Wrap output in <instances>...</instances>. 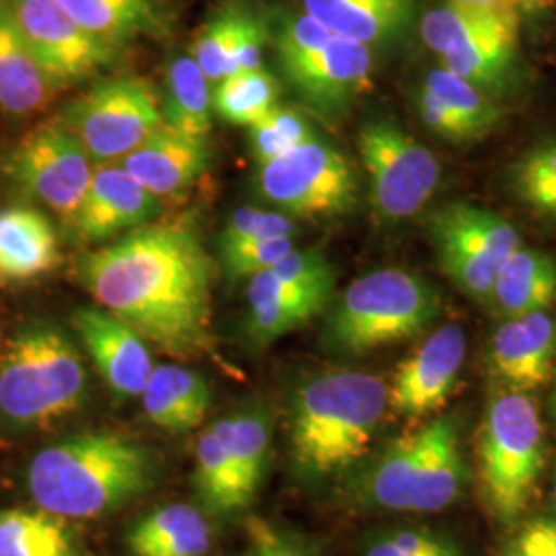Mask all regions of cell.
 I'll use <instances>...</instances> for the list:
<instances>
[{"mask_svg": "<svg viewBox=\"0 0 556 556\" xmlns=\"http://www.w3.org/2000/svg\"><path fill=\"white\" fill-rule=\"evenodd\" d=\"M213 260L181 225H144L80 258L79 278L105 312L178 358L213 357Z\"/></svg>", "mask_w": 556, "mask_h": 556, "instance_id": "obj_1", "label": "cell"}, {"mask_svg": "<svg viewBox=\"0 0 556 556\" xmlns=\"http://www.w3.org/2000/svg\"><path fill=\"white\" fill-rule=\"evenodd\" d=\"M155 454L118 431H83L40 450L27 470L34 503L62 519H93L147 495Z\"/></svg>", "mask_w": 556, "mask_h": 556, "instance_id": "obj_2", "label": "cell"}, {"mask_svg": "<svg viewBox=\"0 0 556 556\" xmlns=\"http://www.w3.org/2000/svg\"><path fill=\"white\" fill-rule=\"evenodd\" d=\"M388 406V383L355 369L305 379L291 400L289 443L303 477L321 480L367 456Z\"/></svg>", "mask_w": 556, "mask_h": 556, "instance_id": "obj_3", "label": "cell"}, {"mask_svg": "<svg viewBox=\"0 0 556 556\" xmlns=\"http://www.w3.org/2000/svg\"><path fill=\"white\" fill-rule=\"evenodd\" d=\"M87 369L73 338L52 321H29L0 353V417L15 429H43L77 413Z\"/></svg>", "mask_w": 556, "mask_h": 556, "instance_id": "obj_4", "label": "cell"}, {"mask_svg": "<svg viewBox=\"0 0 556 556\" xmlns=\"http://www.w3.org/2000/svg\"><path fill=\"white\" fill-rule=\"evenodd\" d=\"M466 478L456 420L439 417L388 443L363 470L358 497L394 514H439Z\"/></svg>", "mask_w": 556, "mask_h": 556, "instance_id": "obj_5", "label": "cell"}, {"mask_svg": "<svg viewBox=\"0 0 556 556\" xmlns=\"http://www.w3.org/2000/svg\"><path fill=\"white\" fill-rule=\"evenodd\" d=\"M441 312L438 287L404 268H378L355 278L324 328V344L342 355H365L425 332Z\"/></svg>", "mask_w": 556, "mask_h": 556, "instance_id": "obj_6", "label": "cell"}, {"mask_svg": "<svg viewBox=\"0 0 556 556\" xmlns=\"http://www.w3.org/2000/svg\"><path fill=\"white\" fill-rule=\"evenodd\" d=\"M544 459V425L536 402L507 388L495 392L478 431V482L491 516L501 523L523 516Z\"/></svg>", "mask_w": 556, "mask_h": 556, "instance_id": "obj_7", "label": "cell"}, {"mask_svg": "<svg viewBox=\"0 0 556 556\" xmlns=\"http://www.w3.org/2000/svg\"><path fill=\"white\" fill-rule=\"evenodd\" d=\"M59 122L93 163H119L165 124L160 93L142 77L101 80L71 101Z\"/></svg>", "mask_w": 556, "mask_h": 556, "instance_id": "obj_8", "label": "cell"}, {"mask_svg": "<svg viewBox=\"0 0 556 556\" xmlns=\"http://www.w3.org/2000/svg\"><path fill=\"white\" fill-rule=\"evenodd\" d=\"M439 268L462 293L489 301L498 268L521 245L516 227L497 213L452 202L429 217Z\"/></svg>", "mask_w": 556, "mask_h": 556, "instance_id": "obj_9", "label": "cell"}, {"mask_svg": "<svg viewBox=\"0 0 556 556\" xmlns=\"http://www.w3.org/2000/svg\"><path fill=\"white\" fill-rule=\"evenodd\" d=\"M358 155L379 219H413L438 192L441 165L435 153L394 122H367L358 132Z\"/></svg>", "mask_w": 556, "mask_h": 556, "instance_id": "obj_10", "label": "cell"}, {"mask_svg": "<svg viewBox=\"0 0 556 556\" xmlns=\"http://www.w3.org/2000/svg\"><path fill=\"white\" fill-rule=\"evenodd\" d=\"M256 192L293 217H337L353 208L357 178L340 151L312 139L258 165Z\"/></svg>", "mask_w": 556, "mask_h": 556, "instance_id": "obj_11", "label": "cell"}, {"mask_svg": "<svg viewBox=\"0 0 556 556\" xmlns=\"http://www.w3.org/2000/svg\"><path fill=\"white\" fill-rule=\"evenodd\" d=\"M93 169L89 153L60 122L41 124L2 157L7 178L71 225L85 200Z\"/></svg>", "mask_w": 556, "mask_h": 556, "instance_id": "obj_12", "label": "cell"}, {"mask_svg": "<svg viewBox=\"0 0 556 556\" xmlns=\"http://www.w3.org/2000/svg\"><path fill=\"white\" fill-rule=\"evenodd\" d=\"M9 7L56 89L89 79L116 56L114 46L83 29L56 0H9Z\"/></svg>", "mask_w": 556, "mask_h": 556, "instance_id": "obj_13", "label": "cell"}, {"mask_svg": "<svg viewBox=\"0 0 556 556\" xmlns=\"http://www.w3.org/2000/svg\"><path fill=\"white\" fill-rule=\"evenodd\" d=\"M466 361V332L445 324L404 358L388 386V406L397 417H429L441 410L456 390Z\"/></svg>", "mask_w": 556, "mask_h": 556, "instance_id": "obj_14", "label": "cell"}, {"mask_svg": "<svg viewBox=\"0 0 556 556\" xmlns=\"http://www.w3.org/2000/svg\"><path fill=\"white\" fill-rule=\"evenodd\" d=\"M73 328L112 394L119 400L139 397L153 371L144 338L103 307L77 309Z\"/></svg>", "mask_w": 556, "mask_h": 556, "instance_id": "obj_15", "label": "cell"}, {"mask_svg": "<svg viewBox=\"0 0 556 556\" xmlns=\"http://www.w3.org/2000/svg\"><path fill=\"white\" fill-rule=\"evenodd\" d=\"M160 213V199L119 163H98L73 229L83 241L100 243L149 225Z\"/></svg>", "mask_w": 556, "mask_h": 556, "instance_id": "obj_16", "label": "cell"}, {"mask_svg": "<svg viewBox=\"0 0 556 556\" xmlns=\"http://www.w3.org/2000/svg\"><path fill=\"white\" fill-rule=\"evenodd\" d=\"M369 46L332 36L316 52L282 71L301 100L319 114H334L371 85Z\"/></svg>", "mask_w": 556, "mask_h": 556, "instance_id": "obj_17", "label": "cell"}, {"mask_svg": "<svg viewBox=\"0 0 556 556\" xmlns=\"http://www.w3.org/2000/svg\"><path fill=\"white\" fill-rule=\"evenodd\" d=\"M556 358V319L546 312L507 318L491 340V371L507 390L530 394L546 386Z\"/></svg>", "mask_w": 556, "mask_h": 556, "instance_id": "obj_18", "label": "cell"}, {"mask_svg": "<svg viewBox=\"0 0 556 556\" xmlns=\"http://www.w3.org/2000/svg\"><path fill=\"white\" fill-rule=\"evenodd\" d=\"M119 165L153 197H174L194 186L211 165L206 139L161 124Z\"/></svg>", "mask_w": 556, "mask_h": 556, "instance_id": "obj_19", "label": "cell"}, {"mask_svg": "<svg viewBox=\"0 0 556 556\" xmlns=\"http://www.w3.org/2000/svg\"><path fill=\"white\" fill-rule=\"evenodd\" d=\"M334 287H307L258 273L248 285L245 332L254 344H268L316 318L330 303Z\"/></svg>", "mask_w": 556, "mask_h": 556, "instance_id": "obj_20", "label": "cell"}, {"mask_svg": "<svg viewBox=\"0 0 556 556\" xmlns=\"http://www.w3.org/2000/svg\"><path fill=\"white\" fill-rule=\"evenodd\" d=\"M56 91L23 38L9 0H0V110L11 116H31Z\"/></svg>", "mask_w": 556, "mask_h": 556, "instance_id": "obj_21", "label": "cell"}, {"mask_svg": "<svg viewBox=\"0 0 556 556\" xmlns=\"http://www.w3.org/2000/svg\"><path fill=\"white\" fill-rule=\"evenodd\" d=\"M140 397L142 410L153 427L167 433H188L206 418L213 404V390L194 369L157 365Z\"/></svg>", "mask_w": 556, "mask_h": 556, "instance_id": "obj_22", "label": "cell"}, {"mask_svg": "<svg viewBox=\"0 0 556 556\" xmlns=\"http://www.w3.org/2000/svg\"><path fill=\"white\" fill-rule=\"evenodd\" d=\"M60 262L50 219L34 208L0 211V280L27 282L52 273Z\"/></svg>", "mask_w": 556, "mask_h": 556, "instance_id": "obj_23", "label": "cell"}, {"mask_svg": "<svg viewBox=\"0 0 556 556\" xmlns=\"http://www.w3.org/2000/svg\"><path fill=\"white\" fill-rule=\"evenodd\" d=\"M301 4L330 34L365 46L394 40L415 15V0H301Z\"/></svg>", "mask_w": 556, "mask_h": 556, "instance_id": "obj_24", "label": "cell"}, {"mask_svg": "<svg viewBox=\"0 0 556 556\" xmlns=\"http://www.w3.org/2000/svg\"><path fill=\"white\" fill-rule=\"evenodd\" d=\"M556 299V262L544 252L519 245L498 268L491 303L503 318L546 312Z\"/></svg>", "mask_w": 556, "mask_h": 556, "instance_id": "obj_25", "label": "cell"}, {"mask_svg": "<svg viewBox=\"0 0 556 556\" xmlns=\"http://www.w3.org/2000/svg\"><path fill=\"white\" fill-rule=\"evenodd\" d=\"M219 439L225 456L229 457L233 472L238 477L241 495L250 505L266 478L270 457V418L260 406H241L231 415L219 418L213 427Z\"/></svg>", "mask_w": 556, "mask_h": 556, "instance_id": "obj_26", "label": "cell"}, {"mask_svg": "<svg viewBox=\"0 0 556 556\" xmlns=\"http://www.w3.org/2000/svg\"><path fill=\"white\" fill-rule=\"evenodd\" d=\"M163 119L184 135L206 139L213 128V91L197 60L179 54L169 60L161 98Z\"/></svg>", "mask_w": 556, "mask_h": 556, "instance_id": "obj_27", "label": "cell"}, {"mask_svg": "<svg viewBox=\"0 0 556 556\" xmlns=\"http://www.w3.org/2000/svg\"><path fill=\"white\" fill-rule=\"evenodd\" d=\"M519 27H498L441 56V66L482 91L497 96L511 80L517 60Z\"/></svg>", "mask_w": 556, "mask_h": 556, "instance_id": "obj_28", "label": "cell"}, {"mask_svg": "<svg viewBox=\"0 0 556 556\" xmlns=\"http://www.w3.org/2000/svg\"><path fill=\"white\" fill-rule=\"evenodd\" d=\"M0 556H80L64 519L43 509L0 511Z\"/></svg>", "mask_w": 556, "mask_h": 556, "instance_id": "obj_29", "label": "cell"}, {"mask_svg": "<svg viewBox=\"0 0 556 556\" xmlns=\"http://www.w3.org/2000/svg\"><path fill=\"white\" fill-rule=\"evenodd\" d=\"M60 7L96 38L118 46L155 25L151 0H56Z\"/></svg>", "mask_w": 556, "mask_h": 556, "instance_id": "obj_30", "label": "cell"}, {"mask_svg": "<svg viewBox=\"0 0 556 556\" xmlns=\"http://www.w3.org/2000/svg\"><path fill=\"white\" fill-rule=\"evenodd\" d=\"M194 456L192 482L200 503L215 516H233L248 509L233 466L211 427L200 433Z\"/></svg>", "mask_w": 556, "mask_h": 556, "instance_id": "obj_31", "label": "cell"}, {"mask_svg": "<svg viewBox=\"0 0 556 556\" xmlns=\"http://www.w3.org/2000/svg\"><path fill=\"white\" fill-rule=\"evenodd\" d=\"M498 27H519V21L447 2L443 7L431 9L420 20L418 34L422 43L441 59Z\"/></svg>", "mask_w": 556, "mask_h": 556, "instance_id": "obj_32", "label": "cell"}, {"mask_svg": "<svg viewBox=\"0 0 556 556\" xmlns=\"http://www.w3.org/2000/svg\"><path fill=\"white\" fill-rule=\"evenodd\" d=\"M280 85L266 68L225 77L213 91V114L231 126H252L278 103Z\"/></svg>", "mask_w": 556, "mask_h": 556, "instance_id": "obj_33", "label": "cell"}, {"mask_svg": "<svg viewBox=\"0 0 556 556\" xmlns=\"http://www.w3.org/2000/svg\"><path fill=\"white\" fill-rule=\"evenodd\" d=\"M422 87L433 93L445 108H450L457 118L464 119L480 139L495 130L503 118V110L498 108L495 96L445 71L443 66L433 68Z\"/></svg>", "mask_w": 556, "mask_h": 556, "instance_id": "obj_34", "label": "cell"}, {"mask_svg": "<svg viewBox=\"0 0 556 556\" xmlns=\"http://www.w3.org/2000/svg\"><path fill=\"white\" fill-rule=\"evenodd\" d=\"M517 199L540 217L556 219V139L540 142L511 167Z\"/></svg>", "mask_w": 556, "mask_h": 556, "instance_id": "obj_35", "label": "cell"}, {"mask_svg": "<svg viewBox=\"0 0 556 556\" xmlns=\"http://www.w3.org/2000/svg\"><path fill=\"white\" fill-rule=\"evenodd\" d=\"M316 139L307 119L298 110L277 103L266 116L248 126V144L254 161L262 165L277 160L287 151Z\"/></svg>", "mask_w": 556, "mask_h": 556, "instance_id": "obj_36", "label": "cell"}, {"mask_svg": "<svg viewBox=\"0 0 556 556\" xmlns=\"http://www.w3.org/2000/svg\"><path fill=\"white\" fill-rule=\"evenodd\" d=\"M206 517L200 514L190 503H169L161 509L151 511L149 516L140 517L130 528L126 544L132 556H149L155 553L165 542L178 536L184 530L204 521Z\"/></svg>", "mask_w": 556, "mask_h": 556, "instance_id": "obj_37", "label": "cell"}, {"mask_svg": "<svg viewBox=\"0 0 556 556\" xmlns=\"http://www.w3.org/2000/svg\"><path fill=\"white\" fill-rule=\"evenodd\" d=\"M361 556H464L456 538L429 528H400L374 538Z\"/></svg>", "mask_w": 556, "mask_h": 556, "instance_id": "obj_38", "label": "cell"}, {"mask_svg": "<svg viewBox=\"0 0 556 556\" xmlns=\"http://www.w3.org/2000/svg\"><path fill=\"white\" fill-rule=\"evenodd\" d=\"M278 236H298V225L285 213L260 211V208H238L220 233L219 248H236L260 239L278 238Z\"/></svg>", "mask_w": 556, "mask_h": 556, "instance_id": "obj_39", "label": "cell"}, {"mask_svg": "<svg viewBox=\"0 0 556 556\" xmlns=\"http://www.w3.org/2000/svg\"><path fill=\"white\" fill-rule=\"evenodd\" d=\"M295 250V236L260 239L236 248L220 250L225 270L231 278H252L273 268L278 260Z\"/></svg>", "mask_w": 556, "mask_h": 556, "instance_id": "obj_40", "label": "cell"}, {"mask_svg": "<svg viewBox=\"0 0 556 556\" xmlns=\"http://www.w3.org/2000/svg\"><path fill=\"white\" fill-rule=\"evenodd\" d=\"M236 15L238 11H223L219 17L208 21L192 46L190 56L197 60L204 77L215 85L220 79H225V73H227V56H229Z\"/></svg>", "mask_w": 556, "mask_h": 556, "instance_id": "obj_41", "label": "cell"}, {"mask_svg": "<svg viewBox=\"0 0 556 556\" xmlns=\"http://www.w3.org/2000/svg\"><path fill=\"white\" fill-rule=\"evenodd\" d=\"M334 34H330L321 23L309 17L305 11L282 21L278 27L277 52L282 71L295 66L316 52Z\"/></svg>", "mask_w": 556, "mask_h": 556, "instance_id": "obj_42", "label": "cell"}, {"mask_svg": "<svg viewBox=\"0 0 556 556\" xmlns=\"http://www.w3.org/2000/svg\"><path fill=\"white\" fill-rule=\"evenodd\" d=\"M264 46H266L264 25L252 15L238 11L225 77L264 68Z\"/></svg>", "mask_w": 556, "mask_h": 556, "instance_id": "obj_43", "label": "cell"}, {"mask_svg": "<svg viewBox=\"0 0 556 556\" xmlns=\"http://www.w3.org/2000/svg\"><path fill=\"white\" fill-rule=\"evenodd\" d=\"M417 110L418 116L425 122V126L429 130H433L441 139L450 140V142L480 140L477 132L464 119L457 118L450 108H445L425 87H420L417 91Z\"/></svg>", "mask_w": 556, "mask_h": 556, "instance_id": "obj_44", "label": "cell"}, {"mask_svg": "<svg viewBox=\"0 0 556 556\" xmlns=\"http://www.w3.org/2000/svg\"><path fill=\"white\" fill-rule=\"evenodd\" d=\"M503 556H556V517L523 521L505 544Z\"/></svg>", "mask_w": 556, "mask_h": 556, "instance_id": "obj_45", "label": "cell"}, {"mask_svg": "<svg viewBox=\"0 0 556 556\" xmlns=\"http://www.w3.org/2000/svg\"><path fill=\"white\" fill-rule=\"evenodd\" d=\"M245 556H312L305 546L268 523L254 521L250 526V551Z\"/></svg>", "mask_w": 556, "mask_h": 556, "instance_id": "obj_46", "label": "cell"}, {"mask_svg": "<svg viewBox=\"0 0 556 556\" xmlns=\"http://www.w3.org/2000/svg\"><path fill=\"white\" fill-rule=\"evenodd\" d=\"M211 542H213L211 526L204 519L197 526L184 530L178 536L172 538L149 556H206L211 551Z\"/></svg>", "mask_w": 556, "mask_h": 556, "instance_id": "obj_47", "label": "cell"}, {"mask_svg": "<svg viewBox=\"0 0 556 556\" xmlns=\"http://www.w3.org/2000/svg\"><path fill=\"white\" fill-rule=\"evenodd\" d=\"M450 4L457 7H466V9H477V11H486V13H495L507 20L519 21V13L516 7L509 0H447Z\"/></svg>", "mask_w": 556, "mask_h": 556, "instance_id": "obj_48", "label": "cell"}, {"mask_svg": "<svg viewBox=\"0 0 556 556\" xmlns=\"http://www.w3.org/2000/svg\"><path fill=\"white\" fill-rule=\"evenodd\" d=\"M519 15H542L556 7V0H509Z\"/></svg>", "mask_w": 556, "mask_h": 556, "instance_id": "obj_49", "label": "cell"}, {"mask_svg": "<svg viewBox=\"0 0 556 556\" xmlns=\"http://www.w3.org/2000/svg\"><path fill=\"white\" fill-rule=\"evenodd\" d=\"M551 410H553V415L556 417V381L555 388H553V394H551Z\"/></svg>", "mask_w": 556, "mask_h": 556, "instance_id": "obj_50", "label": "cell"}, {"mask_svg": "<svg viewBox=\"0 0 556 556\" xmlns=\"http://www.w3.org/2000/svg\"><path fill=\"white\" fill-rule=\"evenodd\" d=\"M553 505H555V509H556V478H555V484H553Z\"/></svg>", "mask_w": 556, "mask_h": 556, "instance_id": "obj_51", "label": "cell"}]
</instances>
